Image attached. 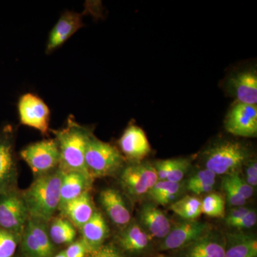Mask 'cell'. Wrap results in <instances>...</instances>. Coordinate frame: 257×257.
Segmentation results:
<instances>
[{"instance_id": "6da1fadb", "label": "cell", "mask_w": 257, "mask_h": 257, "mask_svg": "<svg viewBox=\"0 0 257 257\" xmlns=\"http://www.w3.org/2000/svg\"><path fill=\"white\" fill-rule=\"evenodd\" d=\"M62 175L63 171L58 167L37 176L30 187L22 193L30 218L46 223L59 210Z\"/></svg>"}, {"instance_id": "7a4b0ae2", "label": "cell", "mask_w": 257, "mask_h": 257, "mask_svg": "<svg viewBox=\"0 0 257 257\" xmlns=\"http://www.w3.org/2000/svg\"><path fill=\"white\" fill-rule=\"evenodd\" d=\"M52 132L55 135L60 150L59 167L61 170L64 172H79L91 179L86 169L84 157L92 132L77 123L72 116L68 118L65 127Z\"/></svg>"}, {"instance_id": "3957f363", "label": "cell", "mask_w": 257, "mask_h": 257, "mask_svg": "<svg viewBox=\"0 0 257 257\" xmlns=\"http://www.w3.org/2000/svg\"><path fill=\"white\" fill-rule=\"evenodd\" d=\"M250 158L247 147L236 141H222L214 144L204 152L205 168L216 176L239 173Z\"/></svg>"}, {"instance_id": "277c9868", "label": "cell", "mask_w": 257, "mask_h": 257, "mask_svg": "<svg viewBox=\"0 0 257 257\" xmlns=\"http://www.w3.org/2000/svg\"><path fill=\"white\" fill-rule=\"evenodd\" d=\"M84 160L88 174L93 180L119 172L124 166L125 159L116 147L98 140L92 134L86 147Z\"/></svg>"}, {"instance_id": "5b68a950", "label": "cell", "mask_w": 257, "mask_h": 257, "mask_svg": "<svg viewBox=\"0 0 257 257\" xmlns=\"http://www.w3.org/2000/svg\"><path fill=\"white\" fill-rule=\"evenodd\" d=\"M158 181L155 167L148 162L130 164L123 169L119 177L123 190L133 200L148 195Z\"/></svg>"}, {"instance_id": "8992f818", "label": "cell", "mask_w": 257, "mask_h": 257, "mask_svg": "<svg viewBox=\"0 0 257 257\" xmlns=\"http://www.w3.org/2000/svg\"><path fill=\"white\" fill-rule=\"evenodd\" d=\"M22 193L15 188L0 192V228L21 238L29 219Z\"/></svg>"}, {"instance_id": "52a82bcc", "label": "cell", "mask_w": 257, "mask_h": 257, "mask_svg": "<svg viewBox=\"0 0 257 257\" xmlns=\"http://www.w3.org/2000/svg\"><path fill=\"white\" fill-rule=\"evenodd\" d=\"M20 157L35 175L40 176L58 168L60 154L55 139L32 143L20 152Z\"/></svg>"}, {"instance_id": "ba28073f", "label": "cell", "mask_w": 257, "mask_h": 257, "mask_svg": "<svg viewBox=\"0 0 257 257\" xmlns=\"http://www.w3.org/2000/svg\"><path fill=\"white\" fill-rule=\"evenodd\" d=\"M18 108L22 124L35 128L43 135H48L50 111L41 98L32 93H27L20 96Z\"/></svg>"}, {"instance_id": "9c48e42d", "label": "cell", "mask_w": 257, "mask_h": 257, "mask_svg": "<svg viewBox=\"0 0 257 257\" xmlns=\"http://www.w3.org/2000/svg\"><path fill=\"white\" fill-rule=\"evenodd\" d=\"M14 128L6 125L0 130V192L15 188L17 165Z\"/></svg>"}, {"instance_id": "30bf717a", "label": "cell", "mask_w": 257, "mask_h": 257, "mask_svg": "<svg viewBox=\"0 0 257 257\" xmlns=\"http://www.w3.org/2000/svg\"><path fill=\"white\" fill-rule=\"evenodd\" d=\"M225 130L234 136L254 138L257 135V106L237 102L230 109Z\"/></svg>"}, {"instance_id": "8fae6325", "label": "cell", "mask_w": 257, "mask_h": 257, "mask_svg": "<svg viewBox=\"0 0 257 257\" xmlns=\"http://www.w3.org/2000/svg\"><path fill=\"white\" fill-rule=\"evenodd\" d=\"M212 227L207 223L197 220H184L172 225L170 233L162 240L160 250L177 251L200 237Z\"/></svg>"}, {"instance_id": "7c38bea8", "label": "cell", "mask_w": 257, "mask_h": 257, "mask_svg": "<svg viewBox=\"0 0 257 257\" xmlns=\"http://www.w3.org/2000/svg\"><path fill=\"white\" fill-rule=\"evenodd\" d=\"M224 234L211 229L200 237L177 250L176 257H224Z\"/></svg>"}, {"instance_id": "4fadbf2b", "label": "cell", "mask_w": 257, "mask_h": 257, "mask_svg": "<svg viewBox=\"0 0 257 257\" xmlns=\"http://www.w3.org/2000/svg\"><path fill=\"white\" fill-rule=\"evenodd\" d=\"M122 156L132 162L139 163L151 152V146L143 128L130 125L118 142Z\"/></svg>"}, {"instance_id": "5bb4252c", "label": "cell", "mask_w": 257, "mask_h": 257, "mask_svg": "<svg viewBox=\"0 0 257 257\" xmlns=\"http://www.w3.org/2000/svg\"><path fill=\"white\" fill-rule=\"evenodd\" d=\"M139 224L152 239H164L172 229V222L154 203L143 204L139 212Z\"/></svg>"}, {"instance_id": "9a60e30c", "label": "cell", "mask_w": 257, "mask_h": 257, "mask_svg": "<svg viewBox=\"0 0 257 257\" xmlns=\"http://www.w3.org/2000/svg\"><path fill=\"white\" fill-rule=\"evenodd\" d=\"M83 14L67 11L61 15L57 23L51 30L46 47V53L50 54L62 46L79 29L82 28Z\"/></svg>"}, {"instance_id": "2e32d148", "label": "cell", "mask_w": 257, "mask_h": 257, "mask_svg": "<svg viewBox=\"0 0 257 257\" xmlns=\"http://www.w3.org/2000/svg\"><path fill=\"white\" fill-rule=\"evenodd\" d=\"M99 202L113 224L123 228L131 222V213L119 191L104 189L99 194Z\"/></svg>"}, {"instance_id": "e0dca14e", "label": "cell", "mask_w": 257, "mask_h": 257, "mask_svg": "<svg viewBox=\"0 0 257 257\" xmlns=\"http://www.w3.org/2000/svg\"><path fill=\"white\" fill-rule=\"evenodd\" d=\"M227 85L237 102L256 105L257 75L254 71H242L234 74L228 80Z\"/></svg>"}, {"instance_id": "ac0fdd59", "label": "cell", "mask_w": 257, "mask_h": 257, "mask_svg": "<svg viewBox=\"0 0 257 257\" xmlns=\"http://www.w3.org/2000/svg\"><path fill=\"white\" fill-rule=\"evenodd\" d=\"M118 243L126 252L141 254L146 252L151 244V238L136 221H131L121 228L117 236Z\"/></svg>"}, {"instance_id": "d6986e66", "label": "cell", "mask_w": 257, "mask_h": 257, "mask_svg": "<svg viewBox=\"0 0 257 257\" xmlns=\"http://www.w3.org/2000/svg\"><path fill=\"white\" fill-rule=\"evenodd\" d=\"M60 211L64 218L79 229L91 219L95 211L89 191L67 203Z\"/></svg>"}, {"instance_id": "ffe728a7", "label": "cell", "mask_w": 257, "mask_h": 257, "mask_svg": "<svg viewBox=\"0 0 257 257\" xmlns=\"http://www.w3.org/2000/svg\"><path fill=\"white\" fill-rule=\"evenodd\" d=\"M79 229L82 234L81 240L85 245L88 253L104 244L109 233V227L104 216L97 211H94L91 219Z\"/></svg>"}, {"instance_id": "44dd1931", "label": "cell", "mask_w": 257, "mask_h": 257, "mask_svg": "<svg viewBox=\"0 0 257 257\" xmlns=\"http://www.w3.org/2000/svg\"><path fill=\"white\" fill-rule=\"evenodd\" d=\"M92 180L77 172H64L60 187V202L59 210L67 203L87 192Z\"/></svg>"}, {"instance_id": "7402d4cb", "label": "cell", "mask_w": 257, "mask_h": 257, "mask_svg": "<svg viewBox=\"0 0 257 257\" xmlns=\"http://www.w3.org/2000/svg\"><path fill=\"white\" fill-rule=\"evenodd\" d=\"M224 257H257V239L246 233L225 234Z\"/></svg>"}, {"instance_id": "603a6c76", "label": "cell", "mask_w": 257, "mask_h": 257, "mask_svg": "<svg viewBox=\"0 0 257 257\" xmlns=\"http://www.w3.org/2000/svg\"><path fill=\"white\" fill-rule=\"evenodd\" d=\"M190 165V159L187 158L170 159L155 162V168L159 177L176 183L182 182Z\"/></svg>"}, {"instance_id": "cb8c5ba5", "label": "cell", "mask_w": 257, "mask_h": 257, "mask_svg": "<svg viewBox=\"0 0 257 257\" xmlns=\"http://www.w3.org/2000/svg\"><path fill=\"white\" fill-rule=\"evenodd\" d=\"M184 184L182 182L158 181L148 195L157 204L162 206L171 205L178 200L183 192Z\"/></svg>"}, {"instance_id": "d4e9b609", "label": "cell", "mask_w": 257, "mask_h": 257, "mask_svg": "<svg viewBox=\"0 0 257 257\" xmlns=\"http://www.w3.org/2000/svg\"><path fill=\"white\" fill-rule=\"evenodd\" d=\"M171 210L184 220H197L202 214V201L194 196L187 195L170 205Z\"/></svg>"}, {"instance_id": "484cf974", "label": "cell", "mask_w": 257, "mask_h": 257, "mask_svg": "<svg viewBox=\"0 0 257 257\" xmlns=\"http://www.w3.org/2000/svg\"><path fill=\"white\" fill-rule=\"evenodd\" d=\"M49 236L52 243L55 244H66L74 242L76 231L73 225L64 217L51 219Z\"/></svg>"}, {"instance_id": "4316f807", "label": "cell", "mask_w": 257, "mask_h": 257, "mask_svg": "<svg viewBox=\"0 0 257 257\" xmlns=\"http://www.w3.org/2000/svg\"><path fill=\"white\" fill-rule=\"evenodd\" d=\"M26 225L31 230L39 246L41 248L44 257H52L55 251V246L49 236L46 223L29 217Z\"/></svg>"}, {"instance_id": "83f0119b", "label": "cell", "mask_w": 257, "mask_h": 257, "mask_svg": "<svg viewBox=\"0 0 257 257\" xmlns=\"http://www.w3.org/2000/svg\"><path fill=\"white\" fill-rule=\"evenodd\" d=\"M225 211L224 198L221 194L209 193L202 201V213L209 217H224Z\"/></svg>"}, {"instance_id": "f1b7e54d", "label": "cell", "mask_w": 257, "mask_h": 257, "mask_svg": "<svg viewBox=\"0 0 257 257\" xmlns=\"http://www.w3.org/2000/svg\"><path fill=\"white\" fill-rule=\"evenodd\" d=\"M20 238L0 228V257L14 256Z\"/></svg>"}, {"instance_id": "f546056e", "label": "cell", "mask_w": 257, "mask_h": 257, "mask_svg": "<svg viewBox=\"0 0 257 257\" xmlns=\"http://www.w3.org/2000/svg\"><path fill=\"white\" fill-rule=\"evenodd\" d=\"M226 179H227L228 182L231 184V187H233L236 191L243 198H244L246 200L250 199L253 194V188L251 186L248 185L244 179L241 177L239 173H234L232 175L224 176Z\"/></svg>"}, {"instance_id": "4dcf8cb0", "label": "cell", "mask_w": 257, "mask_h": 257, "mask_svg": "<svg viewBox=\"0 0 257 257\" xmlns=\"http://www.w3.org/2000/svg\"><path fill=\"white\" fill-rule=\"evenodd\" d=\"M216 175L214 172L205 168L194 174L187 181L186 187L188 189L194 186L200 185V184H209V185L214 186L216 183Z\"/></svg>"}, {"instance_id": "1f68e13d", "label": "cell", "mask_w": 257, "mask_h": 257, "mask_svg": "<svg viewBox=\"0 0 257 257\" xmlns=\"http://www.w3.org/2000/svg\"><path fill=\"white\" fill-rule=\"evenodd\" d=\"M221 185H222L223 190L226 194V201H227L229 207H236L245 205L246 202V199L241 197L239 193L231 187V184L225 177L222 179Z\"/></svg>"}, {"instance_id": "d6a6232c", "label": "cell", "mask_w": 257, "mask_h": 257, "mask_svg": "<svg viewBox=\"0 0 257 257\" xmlns=\"http://www.w3.org/2000/svg\"><path fill=\"white\" fill-rule=\"evenodd\" d=\"M257 215L256 211L249 209L239 220L235 221L230 227L238 230L249 229L256 224Z\"/></svg>"}, {"instance_id": "836d02e7", "label": "cell", "mask_w": 257, "mask_h": 257, "mask_svg": "<svg viewBox=\"0 0 257 257\" xmlns=\"http://www.w3.org/2000/svg\"><path fill=\"white\" fill-rule=\"evenodd\" d=\"M86 257H125L114 245H101L100 247L87 253Z\"/></svg>"}, {"instance_id": "e575fe53", "label": "cell", "mask_w": 257, "mask_h": 257, "mask_svg": "<svg viewBox=\"0 0 257 257\" xmlns=\"http://www.w3.org/2000/svg\"><path fill=\"white\" fill-rule=\"evenodd\" d=\"M245 182L251 186L256 187L257 186V162L256 159L248 160L245 164Z\"/></svg>"}, {"instance_id": "d590c367", "label": "cell", "mask_w": 257, "mask_h": 257, "mask_svg": "<svg viewBox=\"0 0 257 257\" xmlns=\"http://www.w3.org/2000/svg\"><path fill=\"white\" fill-rule=\"evenodd\" d=\"M67 257H86L88 251L82 240L71 243L65 251Z\"/></svg>"}, {"instance_id": "8d00e7d4", "label": "cell", "mask_w": 257, "mask_h": 257, "mask_svg": "<svg viewBox=\"0 0 257 257\" xmlns=\"http://www.w3.org/2000/svg\"><path fill=\"white\" fill-rule=\"evenodd\" d=\"M249 208L241 206V207H232L227 214H226L225 217V223L227 226H231L235 221L239 220L240 218L242 217L248 210Z\"/></svg>"}, {"instance_id": "74e56055", "label": "cell", "mask_w": 257, "mask_h": 257, "mask_svg": "<svg viewBox=\"0 0 257 257\" xmlns=\"http://www.w3.org/2000/svg\"><path fill=\"white\" fill-rule=\"evenodd\" d=\"M54 257H67V256H66L65 253H64V251H62V252L58 253V254L56 255V256H54Z\"/></svg>"}, {"instance_id": "f35d334b", "label": "cell", "mask_w": 257, "mask_h": 257, "mask_svg": "<svg viewBox=\"0 0 257 257\" xmlns=\"http://www.w3.org/2000/svg\"><path fill=\"white\" fill-rule=\"evenodd\" d=\"M160 257H170V256H160Z\"/></svg>"}]
</instances>
